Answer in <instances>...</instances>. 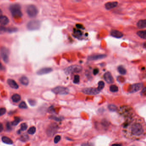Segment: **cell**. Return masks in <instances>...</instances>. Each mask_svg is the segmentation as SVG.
Listing matches in <instances>:
<instances>
[{
    "label": "cell",
    "instance_id": "34",
    "mask_svg": "<svg viewBox=\"0 0 146 146\" xmlns=\"http://www.w3.org/2000/svg\"><path fill=\"white\" fill-rule=\"evenodd\" d=\"M61 139V136L60 135H57L54 138V143L57 144L58 143Z\"/></svg>",
    "mask_w": 146,
    "mask_h": 146
},
{
    "label": "cell",
    "instance_id": "32",
    "mask_svg": "<svg viewBox=\"0 0 146 146\" xmlns=\"http://www.w3.org/2000/svg\"><path fill=\"white\" fill-rule=\"evenodd\" d=\"M27 128V125L25 123H23L21 125V131H25Z\"/></svg>",
    "mask_w": 146,
    "mask_h": 146
},
{
    "label": "cell",
    "instance_id": "5",
    "mask_svg": "<svg viewBox=\"0 0 146 146\" xmlns=\"http://www.w3.org/2000/svg\"><path fill=\"white\" fill-rule=\"evenodd\" d=\"M26 12L29 17L33 18L37 16L38 10L36 6L31 4L28 5L27 7Z\"/></svg>",
    "mask_w": 146,
    "mask_h": 146
},
{
    "label": "cell",
    "instance_id": "15",
    "mask_svg": "<svg viewBox=\"0 0 146 146\" xmlns=\"http://www.w3.org/2000/svg\"><path fill=\"white\" fill-rule=\"evenodd\" d=\"M111 35L113 37H115L117 38H120L123 37V33L116 30H111Z\"/></svg>",
    "mask_w": 146,
    "mask_h": 146
},
{
    "label": "cell",
    "instance_id": "19",
    "mask_svg": "<svg viewBox=\"0 0 146 146\" xmlns=\"http://www.w3.org/2000/svg\"><path fill=\"white\" fill-rule=\"evenodd\" d=\"M137 27L139 28H145L146 27V19L141 20L138 22L137 23Z\"/></svg>",
    "mask_w": 146,
    "mask_h": 146
},
{
    "label": "cell",
    "instance_id": "12",
    "mask_svg": "<svg viewBox=\"0 0 146 146\" xmlns=\"http://www.w3.org/2000/svg\"><path fill=\"white\" fill-rule=\"evenodd\" d=\"M104 79L108 84H112L114 82V79L111 75V72H107L104 75Z\"/></svg>",
    "mask_w": 146,
    "mask_h": 146
},
{
    "label": "cell",
    "instance_id": "28",
    "mask_svg": "<svg viewBox=\"0 0 146 146\" xmlns=\"http://www.w3.org/2000/svg\"><path fill=\"white\" fill-rule=\"evenodd\" d=\"M105 83L104 81H100L98 84V88L99 90L100 91H102L104 87H105Z\"/></svg>",
    "mask_w": 146,
    "mask_h": 146
},
{
    "label": "cell",
    "instance_id": "36",
    "mask_svg": "<svg viewBox=\"0 0 146 146\" xmlns=\"http://www.w3.org/2000/svg\"><path fill=\"white\" fill-rule=\"evenodd\" d=\"M28 102L29 104L31 106H35L36 103H36V101L35 100L33 99H28Z\"/></svg>",
    "mask_w": 146,
    "mask_h": 146
},
{
    "label": "cell",
    "instance_id": "27",
    "mask_svg": "<svg viewBox=\"0 0 146 146\" xmlns=\"http://www.w3.org/2000/svg\"><path fill=\"white\" fill-rule=\"evenodd\" d=\"M14 118H15V119H14L13 121L12 122V123H11V125L13 126H16L20 122V118L17 117H15Z\"/></svg>",
    "mask_w": 146,
    "mask_h": 146
},
{
    "label": "cell",
    "instance_id": "26",
    "mask_svg": "<svg viewBox=\"0 0 146 146\" xmlns=\"http://www.w3.org/2000/svg\"><path fill=\"white\" fill-rule=\"evenodd\" d=\"M6 32H8V28L2 25H0V34H4Z\"/></svg>",
    "mask_w": 146,
    "mask_h": 146
},
{
    "label": "cell",
    "instance_id": "41",
    "mask_svg": "<svg viewBox=\"0 0 146 146\" xmlns=\"http://www.w3.org/2000/svg\"><path fill=\"white\" fill-rule=\"evenodd\" d=\"M3 124L1 123H0V133H1L2 131L3 130Z\"/></svg>",
    "mask_w": 146,
    "mask_h": 146
},
{
    "label": "cell",
    "instance_id": "29",
    "mask_svg": "<svg viewBox=\"0 0 146 146\" xmlns=\"http://www.w3.org/2000/svg\"><path fill=\"white\" fill-rule=\"evenodd\" d=\"M36 131V129L35 127L34 126H32L27 131V133L29 134H33L35 133Z\"/></svg>",
    "mask_w": 146,
    "mask_h": 146
},
{
    "label": "cell",
    "instance_id": "38",
    "mask_svg": "<svg viewBox=\"0 0 146 146\" xmlns=\"http://www.w3.org/2000/svg\"><path fill=\"white\" fill-rule=\"evenodd\" d=\"M50 118L51 119H54V120L57 121H61L62 119L61 118H57L55 116H51Z\"/></svg>",
    "mask_w": 146,
    "mask_h": 146
},
{
    "label": "cell",
    "instance_id": "31",
    "mask_svg": "<svg viewBox=\"0 0 146 146\" xmlns=\"http://www.w3.org/2000/svg\"><path fill=\"white\" fill-rule=\"evenodd\" d=\"M80 81V77L79 75H75L74 76L73 82L75 84H78L79 82Z\"/></svg>",
    "mask_w": 146,
    "mask_h": 146
},
{
    "label": "cell",
    "instance_id": "42",
    "mask_svg": "<svg viewBox=\"0 0 146 146\" xmlns=\"http://www.w3.org/2000/svg\"><path fill=\"white\" fill-rule=\"evenodd\" d=\"M7 129H9V130H10V129H11V126H10V123H7Z\"/></svg>",
    "mask_w": 146,
    "mask_h": 146
},
{
    "label": "cell",
    "instance_id": "11",
    "mask_svg": "<svg viewBox=\"0 0 146 146\" xmlns=\"http://www.w3.org/2000/svg\"><path fill=\"white\" fill-rule=\"evenodd\" d=\"M143 87V84L142 83H136L133 84L131 85L129 93H134L137 92L142 89Z\"/></svg>",
    "mask_w": 146,
    "mask_h": 146
},
{
    "label": "cell",
    "instance_id": "18",
    "mask_svg": "<svg viewBox=\"0 0 146 146\" xmlns=\"http://www.w3.org/2000/svg\"><path fill=\"white\" fill-rule=\"evenodd\" d=\"M7 83L10 86V87H12V88L17 89L19 88V86L17 83L15 82V81L11 79H9L7 81Z\"/></svg>",
    "mask_w": 146,
    "mask_h": 146
},
{
    "label": "cell",
    "instance_id": "43",
    "mask_svg": "<svg viewBox=\"0 0 146 146\" xmlns=\"http://www.w3.org/2000/svg\"><path fill=\"white\" fill-rule=\"evenodd\" d=\"M2 14H3L2 11L0 9V17H1L2 15Z\"/></svg>",
    "mask_w": 146,
    "mask_h": 146
},
{
    "label": "cell",
    "instance_id": "25",
    "mask_svg": "<svg viewBox=\"0 0 146 146\" xmlns=\"http://www.w3.org/2000/svg\"><path fill=\"white\" fill-rule=\"evenodd\" d=\"M118 87L116 85H111L110 87V91L111 92H117L118 91Z\"/></svg>",
    "mask_w": 146,
    "mask_h": 146
},
{
    "label": "cell",
    "instance_id": "20",
    "mask_svg": "<svg viewBox=\"0 0 146 146\" xmlns=\"http://www.w3.org/2000/svg\"><path fill=\"white\" fill-rule=\"evenodd\" d=\"M19 81L22 85L25 86L27 85L29 82L28 79L25 76H23L21 77L19 79Z\"/></svg>",
    "mask_w": 146,
    "mask_h": 146
},
{
    "label": "cell",
    "instance_id": "45",
    "mask_svg": "<svg viewBox=\"0 0 146 146\" xmlns=\"http://www.w3.org/2000/svg\"><path fill=\"white\" fill-rule=\"evenodd\" d=\"M118 145V146H120L121 145H119V144H114V145Z\"/></svg>",
    "mask_w": 146,
    "mask_h": 146
},
{
    "label": "cell",
    "instance_id": "23",
    "mask_svg": "<svg viewBox=\"0 0 146 146\" xmlns=\"http://www.w3.org/2000/svg\"><path fill=\"white\" fill-rule=\"evenodd\" d=\"M21 99V96L18 94H14L12 96V99L13 101L15 103H17Z\"/></svg>",
    "mask_w": 146,
    "mask_h": 146
},
{
    "label": "cell",
    "instance_id": "1",
    "mask_svg": "<svg viewBox=\"0 0 146 146\" xmlns=\"http://www.w3.org/2000/svg\"><path fill=\"white\" fill-rule=\"evenodd\" d=\"M126 137L132 140L140 139L146 134L145 123L139 118L128 119L125 123L123 129Z\"/></svg>",
    "mask_w": 146,
    "mask_h": 146
},
{
    "label": "cell",
    "instance_id": "14",
    "mask_svg": "<svg viewBox=\"0 0 146 146\" xmlns=\"http://www.w3.org/2000/svg\"><path fill=\"white\" fill-rule=\"evenodd\" d=\"M53 69L51 68L45 67L41 69L37 72V74L39 75H43L45 74H48L52 72Z\"/></svg>",
    "mask_w": 146,
    "mask_h": 146
},
{
    "label": "cell",
    "instance_id": "22",
    "mask_svg": "<svg viewBox=\"0 0 146 146\" xmlns=\"http://www.w3.org/2000/svg\"><path fill=\"white\" fill-rule=\"evenodd\" d=\"M137 34L138 37L142 39L146 40V30H141L138 31Z\"/></svg>",
    "mask_w": 146,
    "mask_h": 146
},
{
    "label": "cell",
    "instance_id": "21",
    "mask_svg": "<svg viewBox=\"0 0 146 146\" xmlns=\"http://www.w3.org/2000/svg\"><path fill=\"white\" fill-rule=\"evenodd\" d=\"M2 141L3 143L7 145H12L13 144V141L10 138L6 136H3L2 138Z\"/></svg>",
    "mask_w": 146,
    "mask_h": 146
},
{
    "label": "cell",
    "instance_id": "6",
    "mask_svg": "<svg viewBox=\"0 0 146 146\" xmlns=\"http://www.w3.org/2000/svg\"><path fill=\"white\" fill-rule=\"evenodd\" d=\"M41 23L38 20H33L28 22L27 27L30 30H37L40 27Z\"/></svg>",
    "mask_w": 146,
    "mask_h": 146
},
{
    "label": "cell",
    "instance_id": "35",
    "mask_svg": "<svg viewBox=\"0 0 146 146\" xmlns=\"http://www.w3.org/2000/svg\"><path fill=\"white\" fill-rule=\"evenodd\" d=\"M28 139V136H27V134H24L21 137V140L23 141H26Z\"/></svg>",
    "mask_w": 146,
    "mask_h": 146
},
{
    "label": "cell",
    "instance_id": "2",
    "mask_svg": "<svg viewBox=\"0 0 146 146\" xmlns=\"http://www.w3.org/2000/svg\"><path fill=\"white\" fill-rule=\"evenodd\" d=\"M118 112L120 115L127 119V120L132 119L133 117V110L128 106H123L120 107L118 109Z\"/></svg>",
    "mask_w": 146,
    "mask_h": 146
},
{
    "label": "cell",
    "instance_id": "30",
    "mask_svg": "<svg viewBox=\"0 0 146 146\" xmlns=\"http://www.w3.org/2000/svg\"><path fill=\"white\" fill-rule=\"evenodd\" d=\"M108 108L110 111H115L117 109V106L114 105H109V106H108Z\"/></svg>",
    "mask_w": 146,
    "mask_h": 146
},
{
    "label": "cell",
    "instance_id": "9",
    "mask_svg": "<svg viewBox=\"0 0 146 146\" xmlns=\"http://www.w3.org/2000/svg\"><path fill=\"white\" fill-rule=\"evenodd\" d=\"M101 92V91L98 88L94 87H88L84 88L82 90V92L84 94L89 95H96L99 94Z\"/></svg>",
    "mask_w": 146,
    "mask_h": 146
},
{
    "label": "cell",
    "instance_id": "39",
    "mask_svg": "<svg viewBox=\"0 0 146 146\" xmlns=\"http://www.w3.org/2000/svg\"><path fill=\"white\" fill-rule=\"evenodd\" d=\"M99 69L98 68H95L94 69V70L93 71V73L94 74V75H96L97 74L99 73Z\"/></svg>",
    "mask_w": 146,
    "mask_h": 146
},
{
    "label": "cell",
    "instance_id": "3",
    "mask_svg": "<svg viewBox=\"0 0 146 146\" xmlns=\"http://www.w3.org/2000/svg\"><path fill=\"white\" fill-rule=\"evenodd\" d=\"M10 10L12 16L15 18H21L23 15L21 11L20 5L18 3L11 5L10 7Z\"/></svg>",
    "mask_w": 146,
    "mask_h": 146
},
{
    "label": "cell",
    "instance_id": "8",
    "mask_svg": "<svg viewBox=\"0 0 146 146\" xmlns=\"http://www.w3.org/2000/svg\"><path fill=\"white\" fill-rule=\"evenodd\" d=\"M0 56L3 61L6 63H8L9 61L10 51L8 49L5 47H2L0 49Z\"/></svg>",
    "mask_w": 146,
    "mask_h": 146
},
{
    "label": "cell",
    "instance_id": "37",
    "mask_svg": "<svg viewBox=\"0 0 146 146\" xmlns=\"http://www.w3.org/2000/svg\"><path fill=\"white\" fill-rule=\"evenodd\" d=\"M6 112V109L5 108L2 107L0 108V116L3 115V114H5Z\"/></svg>",
    "mask_w": 146,
    "mask_h": 146
},
{
    "label": "cell",
    "instance_id": "17",
    "mask_svg": "<svg viewBox=\"0 0 146 146\" xmlns=\"http://www.w3.org/2000/svg\"><path fill=\"white\" fill-rule=\"evenodd\" d=\"M10 22L8 18L5 15H2L0 17V25L5 26L8 24Z\"/></svg>",
    "mask_w": 146,
    "mask_h": 146
},
{
    "label": "cell",
    "instance_id": "24",
    "mask_svg": "<svg viewBox=\"0 0 146 146\" xmlns=\"http://www.w3.org/2000/svg\"><path fill=\"white\" fill-rule=\"evenodd\" d=\"M118 71L120 74L124 75L126 73V70L122 66H119L118 68Z\"/></svg>",
    "mask_w": 146,
    "mask_h": 146
},
{
    "label": "cell",
    "instance_id": "33",
    "mask_svg": "<svg viewBox=\"0 0 146 146\" xmlns=\"http://www.w3.org/2000/svg\"><path fill=\"white\" fill-rule=\"evenodd\" d=\"M19 107L21 108H27V104H26V103L25 102H22L20 103V104L19 105Z\"/></svg>",
    "mask_w": 146,
    "mask_h": 146
},
{
    "label": "cell",
    "instance_id": "4",
    "mask_svg": "<svg viewBox=\"0 0 146 146\" xmlns=\"http://www.w3.org/2000/svg\"><path fill=\"white\" fill-rule=\"evenodd\" d=\"M82 70V67L81 66L73 65L66 68L64 69V72L67 75L73 74L74 73L81 72Z\"/></svg>",
    "mask_w": 146,
    "mask_h": 146
},
{
    "label": "cell",
    "instance_id": "13",
    "mask_svg": "<svg viewBox=\"0 0 146 146\" xmlns=\"http://www.w3.org/2000/svg\"><path fill=\"white\" fill-rule=\"evenodd\" d=\"M107 56L104 54H96L93 55L89 56L88 57V60L89 61H96L98 60L102 59L104 58Z\"/></svg>",
    "mask_w": 146,
    "mask_h": 146
},
{
    "label": "cell",
    "instance_id": "44",
    "mask_svg": "<svg viewBox=\"0 0 146 146\" xmlns=\"http://www.w3.org/2000/svg\"><path fill=\"white\" fill-rule=\"evenodd\" d=\"M3 69V67L2 65L1 64V63H0V69Z\"/></svg>",
    "mask_w": 146,
    "mask_h": 146
},
{
    "label": "cell",
    "instance_id": "10",
    "mask_svg": "<svg viewBox=\"0 0 146 146\" xmlns=\"http://www.w3.org/2000/svg\"><path fill=\"white\" fill-rule=\"evenodd\" d=\"M58 125L56 123H52L49 126L47 130L48 136H53L55 134L58 130Z\"/></svg>",
    "mask_w": 146,
    "mask_h": 146
},
{
    "label": "cell",
    "instance_id": "40",
    "mask_svg": "<svg viewBox=\"0 0 146 146\" xmlns=\"http://www.w3.org/2000/svg\"><path fill=\"white\" fill-rule=\"evenodd\" d=\"M141 94L143 93V95H145V94H146V88H145V87H144V88L143 90L141 91Z\"/></svg>",
    "mask_w": 146,
    "mask_h": 146
},
{
    "label": "cell",
    "instance_id": "7",
    "mask_svg": "<svg viewBox=\"0 0 146 146\" xmlns=\"http://www.w3.org/2000/svg\"><path fill=\"white\" fill-rule=\"evenodd\" d=\"M52 91V92L54 93L60 95H67L69 93V91L68 88L62 86H58L54 87Z\"/></svg>",
    "mask_w": 146,
    "mask_h": 146
},
{
    "label": "cell",
    "instance_id": "16",
    "mask_svg": "<svg viewBox=\"0 0 146 146\" xmlns=\"http://www.w3.org/2000/svg\"><path fill=\"white\" fill-rule=\"evenodd\" d=\"M118 4V2H109L105 4V7L107 10H109L117 7Z\"/></svg>",
    "mask_w": 146,
    "mask_h": 146
}]
</instances>
